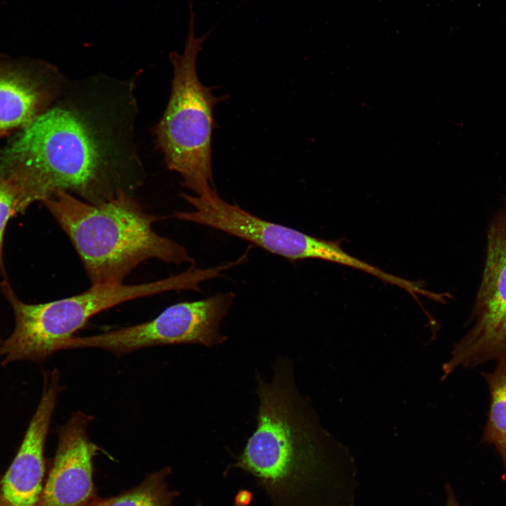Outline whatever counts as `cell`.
Wrapping results in <instances>:
<instances>
[{
    "instance_id": "6da1fadb",
    "label": "cell",
    "mask_w": 506,
    "mask_h": 506,
    "mask_svg": "<svg viewBox=\"0 0 506 506\" xmlns=\"http://www.w3.org/2000/svg\"><path fill=\"white\" fill-rule=\"evenodd\" d=\"M103 106L74 98L48 108L0 153V176L27 207L58 192L99 203L139 185L130 128Z\"/></svg>"
},
{
    "instance_id": "7a4b0ae2",
    "label": "cell",
    "mask_w": 506,
    "mask_h": 506,
    "mask_svg": "<svg viewBox=\"0 0 506 506\" xmlns=\"http://www.w3.org/2000/svg\"><path fill=\"white\" fill-rule=\"evenodd\" d=\"M257 427L224 471L251 474L272 506H332L353 462L347 449L321 426L295 384L292 362L278 358L267 382L257 371Z\"/></svg>"
},
{
    "instance_id": "3957f363",
    "label": "cell",
    "mask_w": 506,
    "mask_h": 506,
    "mask_svg": "<svg viewBox=\"0 0 506 506\" xmlns=\"http://www.w3.org/2000/svg\"><path fill=\"white\" fill-rule=\"evenodd\" d=\"M42 202L70 240L91 285L123 283L149 259L194 265L183 245L153 228L164 217L146 212L128 192L99 203L58 192Z\"/></svg>"
},
{
    "instance_id": "277c9868",
    "label": "cell",
    "mask_w": 506,
    "mask_h": 506,
    "mask_svg": "<svg viewBox=\"0 0 506 506\" xmlns=\"http://www.w3.org/2000/svg\"><path fill=\"white\" fill-rule=\"evenodd\" d=\"M190 20L183 53H169L173 79L169 99L156 128V141L167 167L182 178V185L195 195L216 193L212 166V136L215 127L214 109L226 99L213 94L197 71L202 46L212 31L195 33V13L188 1Z\"/></svg>"
},
{
    "instance_id": "5b68a950",
    "label": "cell",
    "mask_w": 506,
    "mask_h": 506,
    "mask_svg": "<svg viewBox=\"0 0 506 506\" xmlns=\"http://www.w3.org/2000/svg\"><path fill=\"white\" fill-rule=\"evenodd\" d=\"M183 273L136 285L103 284L77 295L40 304H27L4 280L1 290L15 317L11 335L0 343L1 365L18 361L42 362L63 350L67 341L93 316L123 302L172 290H184Z\"/></svg>"
},
{
    "instance_id": "8992f818",
    "label": "cell",
    "mask_w": 506,
    "mask_h": 506,
    "mask_svg": "<svg viewBox=\"0 0 506 506\" xmlns=\"http://www.w3.org/2000/svg\"><path fill=\"white\" fill-rule=\"evenodd\" d=\"M235 297L231 292L173 304L154 319L138 325L85 337H73L63 349L97 348L123 355L161 345L195 344L207 347L227 340L220 324Z\"/></svg>"
},
{
    "instance_id": "52a82bcc",
    "label": "cell",
    "mask_w": 506,
    "mask_h": 506,
    "mask_svg": "<svg viewBox=\"0 0 506 506\" xmlns=\"http://www.w3.org/2000/svg\"><path fill=\"white\" fill-rule=\"evenodd\" d=\"M181 197L193 208L175 212L174 216L179 220L217 229L292 261L316 259L358 270L364 268L363 261L345 252L338 242L266 221L223 200L216 192Z\"/></svg>"
},
{
    "instance_id": "ba28073f",
    "label": "cell",
    "mask_w": 506,
    "mask_h": 506,
    "mask_svg": "<svg viewBox=\"0 0 506 506\" xmlns=\"http://www.w3.org/2000/svg\"><path fill=\"white\" fill-rule=\"evenodd\" d=\"M471 320L472 328L443 366V379L459 367L506 360V207L488 231L485 267Z\"/></svg>"
},
{
    "instance_id": "9c48e42d",
    "label": "cell",
    "mask_w": 506,
    "mask_h": 506,
    "mask_svg": "<svg viewBox=\"0 0 506 506\" xmlns=\"http://www.w3.org/2000/svg\"><path fill=\"white\" fill-rule=\"evenodd\" d=\"M92 420L77 411L59 428L56 455L37 506H93L98 498L93 459L100 448L87 434Z\"/></svg>"
},
{
    "instance_id": "30bf717a",
    "label": "cell",
    "mask_w": 506,
    "mask_h": 506,
    "mask_svg": "<svg viewBox=\"0 0 506 506\" xmlns=\"http://www.w3.org/2000/svg\"><path fill=\"white\" fill-rule=\"evenodd\" d=\"M62 389L56 368L44 372L39 403L0 483V506H37L43 489L45 443Z\"/></svg>"
},
{
    "instance_id": "8fae6325",
    "label": "cell",
    "mask_w": 506,
    "mask_h": 506,
    "mask_svg": "<svg viewBox=\"0 0 506 506\" xmlns=\"http://www.w3.org/2000/svg\"><path fill=\"white\" fill-rule=\"evenodd\" d=\"M56 73L46 63L0 54V138L23 129L49 108L59 89Z\"/></svg>"
},
{
    "instance_id": "7c38bea8",
    "label": "cell",
    "mask_w": 506,
    "mask_h": 506,
    "mask_svg": "<svg viewBox=\"0 0 506 506\" xmlns=\"http://www.w3.org/2000/svg\"><path fill=\"white\" fill-rule=\"evenodd\" d=\"M490 393V405L481 442L492 445L506 471V360L490 372H481Z\"/></svg>"
},
{
    "instance_id": "4fadbf2b",
    "label": "cell",
    "mask_w": 506,
    "mask_h": 506,
    "mask_svg": "<svg viewBox=\"0 0 506 506\" xmlns=\"http://www.w3.org/2000/svg\"><path fill=\"white\" fill-rule=\"evenodd\" d=\"M170 473L166 467L150 474L132 489L110 498L98 497L93 506H171L179 493L169 488L167 476Z\"/></svg>"
},
{
    "instance_id": "5bb4252c",
    "label": "cell",
    "mask_w": 506,
    "mask_h": 506,
    "mask_svg": "<svg viewBox=\"0 0 506 506\" xmlns=\"http://www.w3.org/2000/svg\"><path fill=\"white\" fill-rule=\"evenodd\" d=\"M27 207L19 188L9 180L0 176V270L4 273L3 243L6 225L13 216L22 212Z\"/></svg>"
},
{
    "instance_id": "9a60e30c",
    "label": "cell",
    "mask_w": 506,
    "mask_h": 506,
    "mask_svg": "<svg viewBox=\"0 0 506 506\" xmlns=\"http://www.w3.org/2000/svg\"><path fill=\"white\" fill-rule=\"evenodd\" d=\"M252 495L249 491L241 490L235 496V506H247L252 502Z\"/></svg>"
},
{
    "instance_id": "2e32d148",
    "label": "cell",
    "mask_w": 506,
    "mask_h": 506,
    "mask_svg": "<svg viewBox=\"0 0 506 506\" xmlns=\"http://www.w3.org/2000/svg\"><path fill=\"white\" fill-rule=\"evenodd\" d=\"M447 501L446 506H460L450 484L446 486Z\"/></svg>"
},
{
    "instance_id": "e0dca14e",
    "label": "cell",
    "mask_w": 506,
    "mask_h": 506,
    "mask_svg": "<svg viewBox=\"0 0 506 506\" xmlns=\"http://www.w3.org/2000/svg\"><path fill=\"white\" fill-rule=\"evenodd\" d=\"M197 506H202L201 503H198Z\"/></svg>"
},
{
    "instance_id": "ac0fdd59",
    "label": "cell",
    "mask_w": 506,
    "mask_h": 506,
    "mask_svg": "<svg viewBox=\"0 0 506 506\" xmlns=\"http://www.w3.org/2000/svg\"><path fill=\"white\" fill-rule=\"evenodd\" d=\"M0 343H1V341H0Z\"/></svg>"
}]
</instances>
